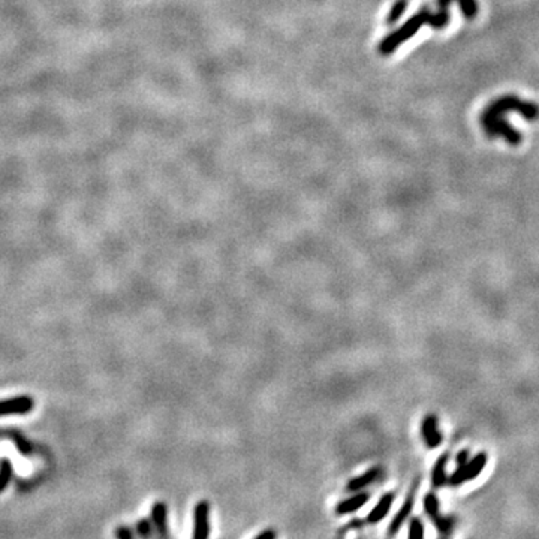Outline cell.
<instances>
[{"mask_svg":"<svg viewBox=\"0 0 539 539\" xmlns=\"http://www.w3.org/2000/svg\"><path fill=\"white\" fill-rule=\"evenodd\" d=\"M369 498H370L369 493L360 491V493H357V495H353L352 498H348L345 500L339 502L337 507H336V514L337 515H346V514H352L355 511H358L367 503Z\"/></svg>","mask_w":539,"mask_h":539,"instance_id":"9c48e42d","label":"cell"},{"mask_svg":"<svg viewBox=\"0 0 539 539\" xmlns=\"http://www.w3.org/2000/svg\"><path fill=\"white\" fill-rule=\"evenodd\" d=\"M424 509H426L431 520H434L439 515V499L434 493H429V495L424 498Z\"/></svg>","mask_w":539,"mask_h":539,"instance_id":"9a60e30c","label":"cell"},{"mask_svg":"<svg viewBox=\"0 0 539 539\" xmlns=\"http://www.w3.org/2000/svg\"><path fill=\"white\" fill-rule=\"evenodd\" d=\"M450 22V5L442 4L439 5L438 13L427 6L421 8L418 13L409 18L403 26L397 29L396 32L389 33V35L379 44V53L384 56H388L394 53L400 44L410 39L422 26H430L433 29H445Z\"/></svg>","mask_w":539,"mask_h":539,"instance_id":"6da1fadb","label":"cell"},{"mask_svg":"<svg viewBox=\"0 0 539 539\" xmlns=\"http://www.w3.org/2000/svg\"><path fill=\"white\" fill-rule=\"evenodd\" d=\"M451 2H458V5H460V8H462V13L466 18L472 20L476 17L478 4L475 2V0H438V5H442V4L450 5Z\"/></svg>","mask_w":539,"mask_h":539,"instance_id":"4fadbf2b","label":"cell"},{"mask_svg":"<svg viewBox=\"0 0 539 539\" xmlns=\"http://www.w3.org/2000/svg\"><path fill=\"white\" fill-rule=\"evenodd\" d=\"M508 112H519L529 122H535L539 117V107L533 102L521 100L519 96L505 95L493 100L483 114L486 116H507Z\"/></svg>","mask_w":539,"mask_h":539,"instance_id":"7a4b0ae2","label":"cell"},{"mask_svg":"<svg viewBox=\"0 0 539 539\" xmlns=\"http://www.w3.org/2000/svg\"><path fill=\"white\" fill-rule=\"evenodd\" d=\"M152 517L160 539H169L168 523H167V505L164 502H156L152 508Z\"/></svg>","mask_w":539,"mask_h":539,"instance_id":"8fae6325","label":"cell"},{"mask_svg":"<svg viewBox=\"0 0 539 539\" xmlns=\"http://www.w3.org/2000/svg\"><path fill=\"white\" fill-rule=\"evenodd\" d=\"M255 539H276V532L271 531V529H267V531H264L262 533H259Z\"/></svg>","mask_w":539,"mask_h":539,"instance_id":"ffe728a7","label":"cell"},{"mask_svg":"<svg viewBox=\"0 0 539 539\" xmlns=\"http://www.w3.org/2000/svg\"><path fill=\"white\" fill-rule=\"evenodd\" d=\"M446 463H448V454L439 457V460L434 463L431 472V484L434 488H441L446 484Z\"/></svg>","mask_w":539,"mask_h":539,"instance_id":"7c38bea8","label":"cell"},{"mask_svg":"<svg viewBox=\"0 0 539 539\" xmlns=\"http://www.w3.org/2000/svg\"><path fill=\"white\" fill-rule=\"evenodd\" d=\"M11 478H13V465L5 458V460L0 463V493L6 488Z\"/></svg>","mask_w":539,"mask_h":539,"instance_id":"2e32d148","label":"cell"},{"mask_svg":"<svg viewBox=\"0 0 539 539\" xmlns=\"http://www.w3.org/2000/svg\"><path fill=\"white\" fill-rule=\"evenodd\" d=\"M409 539H424V524L418 517H414L410 520Z\"/></svg>","mask_w":539,"mask_h":539,"instance_id":"ac0fdd59","label":"cell"},{"mask_svg":"<svg viewBox=\"0 0 539 539\" xmlns=\"http://www.w3.org/2000/svg\"><path fill=\"white\" fill-rule=\"evenodd\" d=\"M434 524L436 527H438V531L441 535L446 536L451 531H453V526H454V519L453 517H443V515H438L434 520Z\"/></svg>","mask_w":539,"mask_h":539,"instance_id":"e0dca14e","label":"cell"},{"mask_svg":"<svg viewBox=\"0 0 539 539\" xmlns=\"http://www.w3.org/2000/svg\"><path fill=\"white\" fill-rule=\"evenodd\" d=\"M33 408V400L27 396H20L0 401V415L6 414H27Z\"/></svg>","mask_w":539,"mask_h":539,"instance_id":"52a82bcc","label":"cell"},{"mask_svg":"<svg viewBox=\"0 0 539 539\" xmlns=\"http://www.w3.org/2000/svg\"><path fill=\"white\" fill-rule=\"evenodd\" d=\"M408 6H409L408 0H396V4L393 5L391 11H389V14H388V17H387V22H388V25H389V26H393L394 22H396L401 15H403V13L408 9Z\"/></svg>","mask_w":539,"mask_h":539,"instance_id":"5bb4252c","label":"cell"},{"mask_svg":"<svg viewBox=\"0 0 539 539\" xmlns=\"http://www.w3.org/2000/svg\"><path fill=\"white\" fill-rule=\"evenodd\" d=\"M486 465H487V454L479 453L472 458V460H467L465 465L458 466L455 472L446 479V483L453 487H458L465 483H469V481L475 479L481 472H483Z\"/></svg>","mask_w":539,"mask_h":539,"instance_id":"3957f363","label":"cell"},{"mask_svg":"<svg viewBox=\"0 0 539 539\" xmlns=\"http://www.w3.org/2000/svg\"><path fill=\"white\" fill-rule=\"evenodd\" d=\"M394 499H396V495L393 491L385 493V495L379 499V502L376 503V507L370 511V514L367 515V523L376 524V523L382 521L387 517V514L389 512V509H391Z\"/></svg>","mask_w":539,"mask_h":539,"instance_id":"ba28073f","label":"cell"},{"mask_svg":"<svg viewBox=\"0 0 539 539\" xmlns=\"http://www.w3.org/2000/svg\"><path fill=\"white\" fill-rule=\"evenodd\" d=\"M469 451L467 450H463V451H460V453H458L457 454V458H455V460H457V465L458 466H462V465H465L467 460H469Z\"/></svg>","mask_w":539,"mask_h":539,"instance_id":"d6986e66","label":"cell"},{"mask_svg":"<svg viewBox=\"0 0 539 539\" xmlns=\"http://www.w3.org/2000/svg\"><path fill=\"white\" fill-rule=\"evenodd\" d=\"M210 535V505L207 500L197 503L193 511V539H209Z\"/></svg>","mask_w":539,"mask_h":539,"instance_id":"277c9868","label":"cell"},{"mask_svg":"<svg viewBox=\"0 0 539 539\" xmlns=\"http://www.w3.org/2000/svg\"><path fill=\"white\" fill-rule=\"evenodd\" d=\"M420 484V481H415L414 486H412L409 495L406 496L403 505H401L400 511L396 514V517L393 519V521L389 523V527H388V535L389 536H394L398 531L400 527L403 526V523L408 520V517L410 515L412 509H414V503H415V493H417V487Z\"/></svg>","mask_w":539,"mask_h":539,"instance_id":"5b68a950","label":"cell"},{"mask_svg":"<svg viewBox=\"0 0 539 539\" xmlns=\"http://www.w3.org/2000/svg\"><path fill=\"white\" fill-rule=\"evenodd\" d=\"M381 475H382V469L379 466H375L370 470H367L365 474L352 478L349 483L346 484V490H349V491H360V490L365 488L367 486H370L372 483H375V481L379 479Z\"/></svg>","mask_w":539,"mask_h":539,"instance_id":"30bf717a","label":"cell"},{"mask_svg":"<svg viewBox=\"0 0 539 539\" xmlns=\"http://www.w3.org/2000/svg\"><path fill=\"white\" fill-rule=\"evenodd\" d=\"M421 433H422L424 442H426L429 448H431V450L438 448L442 442V434H441L439 427H438V417H436L434 414H429L426 418H424L422 426H421Z\"/></svg>","mask_w":539,"mask_h":539,"instance_id":"8992f818","label":"cell"}]
</instances>
